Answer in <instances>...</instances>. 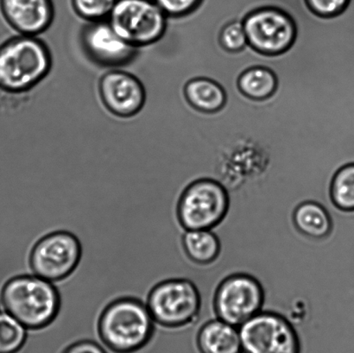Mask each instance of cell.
I'll return each mask as SVG.
<instances>
[{
	"label": "cell",
	"instance_id": "obj_1",
	"mask_svg": "<svg viewBox=\"0 0 354 353\" xmlns=\"http://www.w3.org/2000/svg\"><path fill=\"white\" fill-rule=\"evenodd\" d=\"M0 304L28 331H40L57 319L62 298L54 283L35 274H23L7 280L0 292Z\"/></svg>",
	"mask_w": 354,
	"mask_h": 353
},
{
	"label": "cell",
	"instance_id": "obj_2",
	"mask_svg": "<svg viewBox=\"0 0 354 353\" xmlns=\"http://www.w3.org/2000/svg\"><path fill=\"white\" fill-rule=\"evenodd\" d=\"M98 334L113 353H135L153 338L156 323L147 303L135 297H120L107 304L99 317Z\"/></svg>",
	"mask_w": 354,
	"mask_h": 353
},
{
	"label": "cell",
	"instance_id": "obj_3",
	"mask_svg": "<svg viewBox=\"0 0 354 353\" xmlns=\"http://www.w3.org/2000/svg\"><path fill=\"white\" fill-rule=\"evenodd\" d=\"M50 50L37 37L12 38L0 45V90L22 95L40 83L50 73Z\"/></svg>",
	"mask_w": 354,
	"mask_h": 353
},
{
	"label": "cell",
	"instance_id": "obj_4",
	"mask_svg": "<svg viewBox=\"0 0 354 353\" xmlns=\"http://www.w3.org/2000/svg\"><path fill=\"white\" fill-rule=\"evenodd\" d=\"M145 303L156 325L169 330L189 326L201 316L199 290L187 278L162 280L152 287Z\"/></svg>",
	"mask_w": 354,
	"mask_h": 353
},
{
	"label": "cell",
	"instance_id": "obj_5",
	"mask_svg": "<svg viewBox=\"0 0 354 353\" xmlns=\"http://www.w3.org/2000/svg\"><path fill=\"white\" fill-rule=\"evenodd\" d=\"M229 195L221 183L200 179L190 183L178 199L176 216L184 230H213L225 219Z\"/></svg>",
	"mask_w": 354,
	"mask_h": 353
},
{
	"label": "cell",
	"instance_id": "obj_6",
	"mask_svg": "<svg viewBox=\"0 0 354 353\" xmlns=\"http://www.w3.org/2000/svg\"><path fill=\"white\" fill-rule=\"evenodd\" d=\"M107 20L138 48L161 41L168 30V17L154 0H118Z\"/></svg>",
	"mask_w": 354,
	"mask_h": 353
},
{
	"label": "cell",
	"instance_id": "obj_7",
	"mask_svg": "<svg viewBox=\"0 0 354 353\" xmlns=\"http://www.w3.org/2000/svg\"><path fill=\"white\" fill-rule=\"evenodd\" d=\"M82 257V244L74 233L55 231L33 245L29 265L33 274L55 283L68 278L78 268Z\"/></svg>",
	"mask_w": 354,
	"mask_h": 353
},
{
	"label": "cell",
	"instance_id": "obj_8",
	"mask_svg": "<svg viewBox=\"0 0 354 353\" xmlns=\"http://www.w3.org/2000/svg\"><path fill=\"white\" fill-rule=\"evenodd\" d=\"M242 353H301L296 328L286 317L262 310L239 327Z\"/></svg>",
	"mask_w": 354,
	"mask_h": 353
},
{
	"label": "cell",
	"instance_id": "obj_9",
	"mask_svg": "<svg viewBox=\"0 0 354 353\" xmlns=\"http://www.w3.org/2000/svg\"><path fill=\"white\" fill-rule=\"evenodd\" d=\"M218 319L239 327L265 306V290L259 280L245 273L225 278L214 295Z\"/></svg>",
	"mask_w": 354,
	"mask_h": 353
},
{
	"label": "cell",
	"instance_id": "obj_10",
	"mask_svg": "<svg viewBox=\"0 0 354 353\" xmlns=\"http://www.w3.org/2000/svg\"><path fill=\"white\" fill-rule=\"evenodd\" d=\"M248 44L266 55L286 51L296 37L292 19L283 10L262 8L250 13L243 21Z\"/></svg>",
	"mask_w": 354,
	"mask_h": 353
},
{
	"label": "cell",
	"instance_id": "obj_11",
	"mask_svg": "<svg viewBox=\"0 0 354 353\" xmlns=\"http://www.w3.org/2000/svg\"><path fill=\"white\" fill-rule=\"evenodd\" d=\"M81 43L90 60L102 67H123L138 55V48L124 41L107 19L89 22L82 30Z\"/></svg>",
	"mask_w": 354,
	"mask_h": 353
},
{
	"label": "cell",
	"instance_id": "obj_12",
	"mask_svg": "<svg viewBox=\"0 0 354 353\" xmlns=\"http://www.w3.org/2000/svg\"><path fill=\"white\" fill-rule=\"evenodd\" d=\"M103 105L113 115L131 117L143 108L147 93L136 76L122 70H111L99 83Z\"/></svg>",
	"mask_w": 354,
	"mask_h": 353
},
{
	"label": "cell",
	"instance_id": "obj_13",
	"mask_svg": "<svg viewBox=\"0 0 354 353\" xmlns=\"http://www.w3.org/2000/svg\"><path fill=\"white\" fill-rule=\"evenodd\" d=\"M0 10L10 26L24 36L45 32L55 17L52 0H0Z\"/></svg>",
	"mask_w": 354,
	"mask_h": 353
},
{
	"label": "cell",
	"instance_id": "obj_14",
	"mask_svg": "<svg viewBox=\"0 0 354 353\" xmlns=\"http://www.w3.org/2000/svg\"><path fill=\"white\" fill-rule=\"evenodd\" d=\"M196 347L199 353H242L239 327L215 318L198 331Z\"/></svg>",
	"mask_w": 354,
	"mask_h": 353
},
{
	"label": "cell",
	"instance_id": "obj_15",
	"mask_svg": "<svg viewBox=\"0 0 354 353\" xmlns=\"http://www.w3.org/2000/svg\"><path fill=\"white\" fill-rule=\"evenodd\" d=\"M334 210L329 211L321 203L314 200L301 202L294 211L295 226L305 237L312 240H322L328 237L334 229V220L332 217Z\"/></svg>",
	"mask_w": 354,
	"mask_h": 353
},
{
	"label": "cell",
	"instance_id": "obj_16",
	"mask_svg": "<svg viewBox=\"0 0 354 353\" xmlns=\"http://www.w3.org/2000/svg\"><path fill=\"white\" fill-rule=\"evenodd\" d=\"M182 244L187 257L197 265H209L220 255L221 241L214 230L185 231Z\"/></svg>",
	"mask_w": 354,
	"mask_h": 353
},
{
	"label": "cell",
	"instance_id": "obj_17",
	"mask_svg": "<svg viewBox=\"0 0 354 353\" xmlns=\"http://www.w3.org/2000/svg\"><path fill=\"white\" fill-rule=\"evenodd\" d=\"M185 95L191 105L203 112H215L221 109L225 99L221 86L205 78L193 79L187 83Z\"/></svg>",
	"mask_w": 354,
	"mask_h": 353
},
{
	"label": "cell",
	"instance_id": "obj_18",
	"mask_svg": "<svg viewBox=\"0 0 354 353\" xmlns=\"http://www.w3.org/2000/svg\"><path fill=\"white\" fill-rule=\"evenodd\" d=\"M329 195L335 209L354 213V162L342 166L335 173Z\"/></svg>",
	"mask_w": 354,
	"mask_h": 353
},
{
	"label": "cell",
	"instance_id": "obj_19",
	"mask_svg": "<svg viewBox=\"0 0 354 353\" xmlns=\"http://www.w3.org/2000/svg\"><path fill=\"white\" fill-rule=\"evenodd\" d=\"M241 91L250 98H268L277 88V79L268 68L256 67L248 69L239 79Z\"/></svg>",
	"mask_w": 354,
	"mask_h": 353
},
{
	"label": "cell",
	"instance_id": "obj_20",
	"mask_svg": "<svg viewBox=\"0 0 354 353\" xmlns=\"http://www.w3.org/2000/svg\"><path fill=\"white\" fill-rule=\"evenodd\" d=\"M27 338L26 328L6 311L0 310V353H19Z\"/></svg>",
	"mask_w": 354,
	"mask_h": 353
},
{
	"label": "cell",
	"instance_id": "obj_21",
	"mask_svg": "<svg viewBox=\"0 0 354 353\" xmlns=\"http://www.w3.org/2000/svg\"><path fill=\"white\" fill-rule=\"evenodd\" d=\"M118 0H71L73 9L88 22L109 19Z\"/></svg>",
	"mask_w": 354,
	"mask_h": 353
},
{
	"label": "cell",
	"instance_id": "obj_22",
	"mask_svg": "<svg viewBox=\"0 0 354 353\" xmlns=\"http://www.w3.org/2000/svg\"><path fill=\"white\" fill-rule=\"evenodd\" d=\"M221 43L225 50L239 51L248 44L242 21H234L223 28L221 33Z\"/></svg>",
	"mask_w": 354,
	"mask_h": 353
},
{
	"label": "cell",
	"instance_id": "obj_23",
	"mask_svg": "<svg viewBox=\"0 0 354 353\" xmlns=\"http://www.w3.org/2000/svg\"><path fill=\"white\" fill-rule=\"evenodd\" d=\"M168 17H178L192 12L201 0H154Z\"/></svg>",
	"mask_w": 354,
	"mask_h": 353
},
{
	"label": "cell",
	"instance_id": "obj_24",
	"mask_svg": "<svg viewBox=\"0 0 354 353\" xmlns=\"http://www.w3.org/2000/svg\"><path fill=\"white\" fill-rule=\"evenodd\" d=\"M350 0H306L312 12L322 17L338 15L348 6Z\"/></svg>",
	"mask_w": 354,
	"mask_h": 353
},
{
	"label": "cell",
	"instance_id": "obj_25",
	"mask_svg": "<svg viewBox=\"0 0 354 353\" xmlns=\"http://www.w3.org/2000/svg\"><path fill=\"white\" fill-rule=\"evenodd\" d=\"M336 19L345 32L354 41V0H350L346 8L342 13L336 15Z\"/></svg>",
	"mask_w": 354,
	"mask_h": 353
},
{
	"label": "cell",
	"instance_id": "obj_26",
	"mask_svg": "<svg viewBox=\"0 0 354 353\" xmlns=\"http://www.w3.org/2000/svg\"><path fill=\"white\" fill-rule=\"evenodd\" d=\"M62 353H107L102 345L95 341L83 340L75 342L67 348L64 349Z\"/></svg>",
	"mask_w": 354,
	"mask_h": 353
},
{
	"label": "cell",
	"instance_id": "obj_27",
	"mask_svg": "<svg viewBox=\"0 0 354 353\" xmlns=\"http://www.w3.org/2000/svg\"><path fill=\"white\" fill-rule=\"evenodd\" d=\"M212 1H214V3H216L217 5L220 6L221 7L222 10H223L224 12H225V14H227V15L228 16L229 19H230V22H234V20L232 19L230 13H229L228 10L227 9V7H225L223 5V3H222L220 1H218V0H212Z\"/></svg>",
	"mask_w": 354,
	"mask_h": 353
},
{
	"label": "cell",
	"instance_id": "obj_28",
	"mask_svg": "<svg viewBox=\"0 0 354 353\" xmlns=\"http://www.w3.org/2000/svg\"><path fill=\"white\" fill-rule=\"evenodd\" d=\"M0 310H1V304H0Z\"/></svg>",
	"mask_w": 354,
	"mask_h": 353
}]
</instances>
